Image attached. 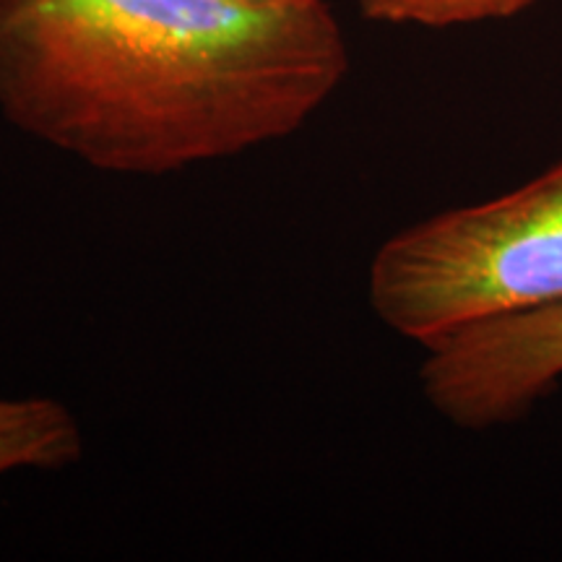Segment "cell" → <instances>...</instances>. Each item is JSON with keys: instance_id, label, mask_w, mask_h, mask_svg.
<instances>
[{"instance_id": "6da1fadb", "label": "cell", "mask_w": 562, "mask_h": 562, "mask_svg": "<svg viewBox=\"0 0 562 562\" xmlns=\"http://www.w3.org/2000/svg\"><path fill=\"white\" fill-rule=\"evenodd\" d=\"M349 74L326 0H3L0 115L112 175L290 138Z\"/></svg>"}, {"instance_id": "7a4b0ae2", "label": "cell", "mask_w": 562, "mask_h": 562, "mask_svg": "<svg viewBox=\"0 0 562 562\" xmlns=\"http://www.w3.org/2000/svg\"><path fill=\"white\" fill-rule=\"evenodd\" d=\"M370 307L419 347L472 323L562 302V161L516 191L427 216L389 237Z\"/></svg>"}, {"instance_id": "3957f363", "label": "cell", "mask_w": 562, "mask_h": 562, "mask_svg": "<svg viewBox=\"0 0 562 562\" xmlns=\"http://www.w3.org/2000/svg\"><path fill=\"white\" fill-rule=\"evenodd\" d=\"M425 351L419 385L442 419L461 430L508 425L562 381V302L472 323Z\"/></svg>"}, {"instance_id": "277c9868", "label": "cell", "mask_w": 562, "mask_h": 562, "mask_svg": "<svg viewBox=\"0 0 562 562\" xmlns=\"http://www.w3.org/2000/svg\"><path fill=\"white\" fill-rule=\"evenodd\" d=\"M83 456L79 419L47 396L0 398V476L21 469L63 472Z\"/></svg>"}, {"instance_id": "5b68a950", "label": "cell", "mask_w": 562, "mask_h": 562, "mask_svg": "<svg viewBox=\"0 0 562 562\" xmlns=\"http://www.w3.org/2000/svg\"><path fill=\"white\" fill-rule=\"evenodd\" d=\"M355 3L364 19L378 24L448 30V26L518 16L537 0H355Z\"/></svg>"}, {"instance_id": "8992f818", "label": "cell", "mask_w": 562, "mask_h": 562, "mask_svg": "<svg viewBox=\"0 0 562 562\" xmlns=\"http://www.w3.org/2000/svg\"><path fill=\"white\" fill-rule=\"evenodd\" d=\"M235 3H245V5H286V3H297V0H235Z\"/></svg>"}, {"instance_id": "52a82bcc", "label": "cell", "mask_w": 562, "mask_h": 562, "mask_svg": "<svg viewBox=\"0 0 562 562\" xmlns=\"http://www.w3.org/2000/svg\"><path fill=\"white\" fill-rule=\"evenodd\" d=\"M0 3H3V0H0Z\"/></svg>"}]
</instances>
